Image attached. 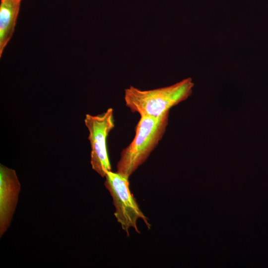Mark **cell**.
Listing matches in <instances>:
<instances>
[{
	"label": "cell",
	"mask_w": 268,
	"mask_h": 268,
	"mask_svg": "<svg viewBox=\"0 0 268 268\" xmlns=\"http://www.w3.org/2000/svg\"><path fill=\"white\" fill-rule=\"evenodd\" d=\"M84 123L88 132L91 146L90 163L92 168L101 177L111 171L107 147V138L115 127L113 110L108 108L97 115L86 114Z\"/></svg>",
	"instance_id": "obj_4"
},
{
	"label": "cell",
	"mask_w": 268,
	"mask_h": 268,
	"mask_svg": "<svg viewBox=\"0 0 268 268\" xmlns=\"http://www.w3.org/2000/svg\"><path fill=\"white\" fill-rule=\"evenodd\" d=\"M22 0H0V57L14 32Z\"/></svg>",
	"instance_id": "obj_6"
},
{
	"label": "cell",
	"mask_w": 268,
	"mask_h": 268,
	"mask_svg": "<svg viewBox=\"0 0 268 268\" xmlns=\"http://www.w3.org/2000/svg\"><path fill=\"white\" fill-rule=\"evenodd\" d=\"M169 114L167 112L158 118L140 116L134 137L121 152L117 173L129 178L145 162L166 131Z\"/></svg>",
	"instance_id": "obj_2"
},
{
	"label": "cell",
	"mask_w": 268,
	"mask_h": 268,
	"mask_svg": "<svg viewBox=\"0 0 268 268\" xmlns=\"http://www.w3.org/2000/svg\"><path fill=\"white\" fill-rule=\"evenodd\" d=\"M21 186L15 170L0 165V237L10 226Z\"/></svg>",
	"instance_id": "obj_5"
},
{
	"label": "cell",
	"mask_w": 268,
	"mask_h": 268,
	"mask_svg": "<svg viewBox=\"0 0 268 268\" xmlns=\"http://www.w3.org/2000/svg\"><path fill=\"white\" fill-rule=\"evenodd\" d=\"M105 177V186L112 197L115 207L114 215L127 235L129 236L131 228L140 233L136 225L138 219H142L147 228L150 229L151 225L147 218L131 193L129 178L111 171L108 172Z\"/></svg>",
	"instance_id": "obj_3"
},
{
	"label": "cell",
	"mask_w": 268,
	"mask_h": 268,
	"mask_svg": "<svg viewBox=\"0 0 268 268\" xmlns=\"http://www.w3.org/2000/svg\"><path fill=\"white\" fill-rule=\"evenodd\" d=\"M194 84L190 77L173 85L150 90H141L133 86L125 90L126 105L140 116L158 118L173 107L187 99Z\"/></svg>",
	"instance_id": "obj_1"
}]
</instances>
